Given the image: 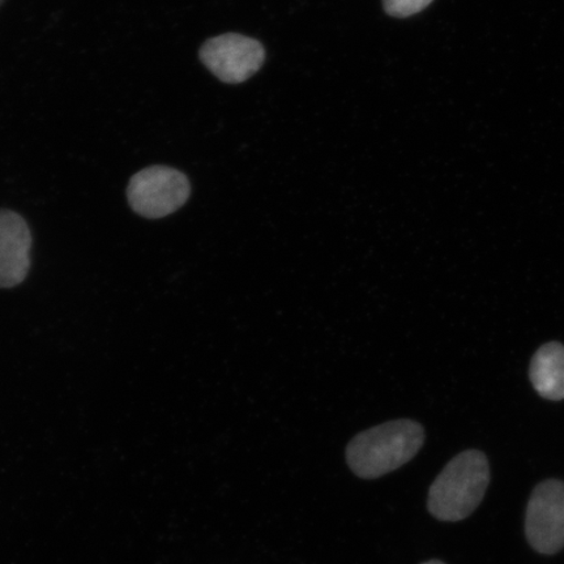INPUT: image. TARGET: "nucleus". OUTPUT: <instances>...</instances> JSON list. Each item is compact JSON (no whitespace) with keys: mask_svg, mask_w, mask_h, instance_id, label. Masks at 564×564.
<instances>
[{"mask_svg":"<svg viewBox=\"0 0 564 564\" xmlns=\"http://www.w3.org/2000/svg\"><path fill=\"white\" fill-rule=\"evenodd\" d=\"M423 443L425 430L419 422L391 421L355 436L348 444L347 462L357 477L379 478L411 462Z\"/></svg>","mask_w":564,"mask_h":564,"instance_id":"nucleus-1","label":"nucleus"},{"mask_svg":"<svg viewBox=\"0 0 564 564\" xmlns=\"http://www.w3.org/2000/svg\"><path fill=\"white\" fill-rule=\"evenodd\" d=\"M490 484V465L481 451L458 454L435 478L429 490L427 509L441 521H460L481 505Z\"/></svg>","mask_w":564,"mask_h":564,"instance_id":"nucleus-2","label":"nucleus"},{"mask_svg":"<svg viewBox=\"0 0 564 564\" xmlns=\"http://www.w3.org/2000/svg\"><path fill=\"white\" fill-rule=\"evenodd\" d=\"M192 194L185 174L167 166L145 167L132 176L127 187V200L135 214L158 220L174 214Z\"/></svg>","mask_w":564,"mask_h":564,"instance_id":"nucleus-3","label":"nucleus"},{"mask_svg":"<svg viewBox=\"0 0 564 564\" xmlns=\"http://www.w3.org/2000/svg\"><path fill=\"white\" fill-rule=\"evenodd\" d=\"M525 534L540 554L554 555L564 547V482L560 479L535 486L527 507Z\"/></svg>","mask_w":564,"mask_h":564,"instance_id":"nucleus-4","label":"nucleus"},{"mask_svg":"<svg viewBox=\"0 0 564 564\" xmlns=\"http://www.w3.org/2000/svg\"><path fill=\"white\" fill-rule=\"evenodd\" d=\"M200 59L221 82L239 84L263 66L265 52L259 41L228 33L208 40L202 47Z\"/></svg>","mask_w":564,"mask_h":564,"instance_id":"nucleus-5","label":"nucleus"},{"mask_svg":"<svg viewBox=\"0 0 564 564\" xmlns=\"http://www.w3.org/2000/svg\"><path fill=\"white\" fill-rule=\"evenodd\" d=\"M33 239L24 217L0 209V289L15 288L31 270Z\"/></svg>","mask_w":564,"mask_h":564,"instance_id":"nucleus-6","label":"nucleus"},{"mask_svg":"<svg viewBox=\"0 0 564 564\" xmlns=\"http://www.w3.org/2000/svg\"><path fill=\"white\" fill-rule=\"evenodd\" d=\"M529 378L541 398L564 400V345L547 343L534 352Z\"/></svg>","mask_w":564,"mask_h":564,"instance_id":"nucleus-7","label":"nucleus"},{"mask_svg":"<svg viewBox=\"0 0 564 564\" xmlns=\"http://www.w3.org/2000/svg\"><path fill=\"white\" fill-rule=\"evenodd\" d=\"M433 0H383L388 15L404 19L415 15L432 4Z\"/></svg>","mask_w":564,"mask_h":564,"instance_id":"nucleus-8","label":"nucleus"},{"mask_svg":"<svg viewBox=\"0 0 564 564\" xmlns=\"http://www.w3.org/2000/svg\"><path fill=\"white\" fill-rule=\"evenodd\" d=\"M421 564H446L444 562H441V561H436V560H433V561H429V562H423Z\"/></svg>","mask_w":564,"mask_h":564,"instance_id":"nucleus-9","label":"nucleus"},{"mask_svg":"<svg viewBox=\"0 0 564 564\" xmlns=\"http://www.w3.org/2000/svg\"><path fill=\"white\" fill-rule=\"evenodd\" d=\"M2 3H3V0H0V4H2Z\"/></svg>","mask_w":564,"mask_h":564,"instance_id":"nucleus-10","label":"nucleus"}]
</instances>
